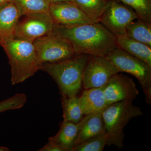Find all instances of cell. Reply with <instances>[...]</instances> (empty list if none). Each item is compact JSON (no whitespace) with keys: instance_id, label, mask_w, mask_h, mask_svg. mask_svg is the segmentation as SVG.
I'll use <instances>...</instances> for the list:
<instances>
[{"instance_id":"cell-13","label":"cell","mask_w":151,"mask_h":151,"mask_svg":"<svg viewBox=\"0 0 151 151\" xmlns=\"http://www.w3.org/2000/svg\"><path fill=\"white\" fill-rule=\"evenodd\" d=\"M79 105L84 116L101 113L107 106L103 86L84 90L78 97Z\"/></svg>"},{"instance_id":"cell-8","label":"cell","mask_w":151,"mask_h":151,"mask_svg":"<svg viewBox=\"0 0 151 151\" xmlns=\"http://www.w3.org/2000/svg\"><path fill=\"white\" fill-rule=\"evenodd\" d=\"M138 18L131 8L116 0H108L107 8L98 22L117 37L125 35L128 25Z\"/></svg>"},{"instance_id":"cell-15","label":"cell","mask_w":151,"mask_h":151,"mask_svg":"<svg viewBox=\"0 0 151 151\" xmlns=\"http://www.w3.org/2000/svg\"><path fill=\"white\" fill-rule=\"evenodd\" d=\"M85 116L81 122L76 124L63 121L59 131L55 136L52 137L55 142L63 151H72L76 140L85 120Z\"/></svg>"},{"instance_id":"cell-28","label":"cell","mask_w":151,"mask_h":151,"mask_svg":"<svg viewBox=\"0 0 151 151\" xmlns=\"http://www.w3.org/2000/svg\"><path fill=\"white\" fill-rule=\"evenodd\" d=\"M0 46H1V43H0Z\"/></svg>"},{"instance_id":"cell-12","label":"cell","mask_w":151,"mask_h":151,"mask_svg":"<svg viewBox=\"0 0 151 151\" xmlns=\"http://www.w3.org/2000/svg\"><path fill=\"white\" fill-rule=\"evenodd\" d=\"M20 17L12 1L0 5V43L14 38V33Z\"/></svg>"},{"instance_id":"cell-10","label":"cell","mask_w":151,"mask_h":151,"mask_svg":"<svg viewBox=\"0 0 151 151\" xmlns=\"http://www.w3.org/2000/svg\"><path fill=\"white\" fill-rule=\"evenodd\" d=\"M103 91L108 105L123 100L134 101L139 94L133 79L119 73L113 76L103 86Z\"/></svg>"},{"instance_id":"cell-14","label":"cell","mask_w":151,"mask_h":151,"mask_svg":"<svg viewBox=\"0 0 151 151\" xmlns=\"http://www.w3.org/2000/svg\"><path fill=\"white\" fill-rule=\"evenodd\" d=\"M105 134L106 132L101 113L86 115L73 148L91 138Z\"/></svg>"},{"instance_id":"cell-26","label":"cell","mask_w":151,"mask_h":151,"mask_svg":"<svg viewBox=\"0 0 151 151\" xmlns=\"http://www.w3.org/2000/svg\"><path fill=\"white\" fill-rule=\"evenodd\" d=\"M10 151V149L6 147H0V151Z\"/></svg>"},{"instance_id":"cell-16","label":"cell","mask_w":151,"mask_h":151,"mask_svg":"<svg viewBox=\"0 0 151 151\" xmlns=\"http://www.w3.org/2000/svg\"><path fill=\"white\" fill-rule=\"evenodd\" d=\"M118 48L141 60L151 67V48L124 35L116 37Z\"/></svg>"},{"instance_id":"cell-9","label":"cell","mask_w":151,"mask_h":151,"mask_svg":"<svg viewBox=\"0 0 151 151\" xmlns=\"http://www.w3.org/2000/svg\"><path fill=\"white\" fill-rule=\"evenodd\" d=\"M33 43L38 58L42 64L58 62L76 55L67 40L54 35L45 36Z\"/></svg>"},{"instance_id":"cell-6","label":"cell","mask_w":151,"mask_h":151,"mask_svg":"<svg viewBox=\"0 0 151 151\" xmlns=\"http://www.w3.org/2000/svg\"><path fill=\"white\" fill-rule=\"evenodd\" d=\"M19 19L14 33L15 38L33 42L49 35L55 23L49 12L35 13L24 16Z\"/></svg>"},{"instance_id":"cell-7","label":"cell","mask_w":151,"mask_h":151,"mask_svg":"<svg viewBox=\"0 0 151 151\" xmlns=\"http://www.w3.org/2000/svg\"><path fill=\"white\" fill-rule=\"evenodd\" d=\"M119 73L106 56L89 55L82 76V86L85 89L102 87Z\"/></svg>"},{"instance_id":"cell-2","label":"cell","mask_w":151,"mask_h":151,"mask_svg":"<svg viewBox=\"0 0 151 151\" xmlns=\"http://www.w3.org/2000/svg\"><path fill=\"white\" fill-rule=\"evenodd\" d=\"M89 55H76L58 62L42 63L40 70L56 82L61 96H76L82 86V76Z\"/></svg>"},{"instance_id":"cell-18","label":"cell","mask_w":151,"mask_h":151,"mask_svg":"<svg viewBox=\"0 0 151 151\" xmlns=\"http://www.w3.org/2000/svg\"><path fill=\"white\" fill-rule=\"evenodd\" d=\"M61 104L63 111V121L78 123L84 118L79 103L78 97L76 96H62Z\"/></svg>"},{"instance_id":"cell-22","label":"cell","mask_w":151,"mask_h":151,"mask_svg":"<svg viewBox=\"0 0 151 151\" xmlns=\"http://www.w3.org/2000/svg\"><path fill=\"white\" fill-rule=\"evenodd\" d=\"M107 144V136L105 134L87 140L76 146L72 151H103Z\"/></svg>"},{"instance_id":"cell-23","label":"cell","mask_w":151,"mask_h":151,"mask_svg":"<svg viewBox=\"0 0 151 151\" xmlns=\"http://www.w3.org/2000/svg\"><path fill=\"white\" fill-rule=\"evenodd\" d=\"M27 97L24 93H18L0 102V113L22 108L26 103Z\"/></svg>"},{"instance_id":"cell-1","label":"cell","mask_w":151,"mask_h":151,"mask_svg":"<svg viewBox=\"0 0 151 151\" xmlns=\"http://www.w3.org/2000/svg\"><path fill=\"white\" fill-rule=\"evenodd\" d=\"M51 34L67 40L76 55L106 56L118 48L116 37L99 22L72 27L55 24Z\"/></svg>"},{"instance_id":"cell-11","label":"cell","mask_w":151,"mask_h":151,"mask_svg":"<svg viewBox=\"0 0 151 151\" xmlns=\"http://www.w3.org/2000/svg\"><path fill=\"white\" fill-rule=\"evenodd\" d=\"M49 13L55 24L63 26H75L96 22L73 2L50 4Z\"/></svg>"},{"instance_id":"cell-27","label":"cell","mask_w":151,"mask_h":151,"mask_svg":"<svg viewBox=\"0 0 151 151\" xmlns=\"http://www.w3.org/2000/svg\"><path fill=\"white\" fill-rule=\"evenodd\" d=\"M11 1H12V0H0V5L8 2Z\"/></svg>"},{"instance_id":"cell-29","label":"cell","mask_w":151,"mask_h":151,"mask_svg":"<svg viewBox=\"0 0 151 151\" xmlns=\"http://www.w3.org/2000/svg\"><path fill=\"white\" fill-rule=\"evenodd\" d=\"M106 1H108V0H106Z\"/></svg>"},{"instance_id":"cell-5","label":"cell","mask_w":151,"mask_h":151,"mask_svg":"<svg viewBox=\"0 0 151 151\" xmlns=\"http://www.w3.org/2000/svg\"><path fill=\"white\" fill-rule=\"evenodd\" d=\"M106 57L116 66L119 72L129 73L138 79L145 94L146 102L151 105V66L118 47Z\"/></svg>"},{"instance_id":"cell-21","label":"cell","mask_w":151,"mask_h":151,"mask_svg":"<svg viewBox=\"0 0 151 151\" xmlns=\"http://www.w3.org/2000/svg\"><path fill=\"white\" fill-rule=\"evenodd\" d=\"M133 10L139 18L151 22V0H116Z\"/></svg>"},{"instance_id":"cell-17","label":"cell","mask_w":151,"mask_h":151,"mask_svg":"<svg viewBox=\"0 0 151 151\" xmlns=\"http://www.w3.org/2000/svg\"><path fill=\"white\" fill-rule=\"evenodd\" d=\"M125 35L151 48V22L137 19L128 25Z\"/></svg>"},{"instance_id":"cell-24","label":"cell","mask_w":151,"mask_h":151,"mask_svg":"<svg viewBox=\"0 0 151 151\" xmlns=\"http://www.w3.org/2000/svg\"><path fill=\"white\" fill-rule=\"evenodd\" d=\"M38 151H64L62 148L55 142L52 137L49 138L48 141L45 145Z\"/></svg>"},{"instance_id":"cell-19","label":"cell","mask_w":151,"mask_h":151,"mask_svg":"<svg viewBox=\"0 0 151 151\" xmlns=\"http://www.w3.org/2000/svg\"><path fill=\"white\" fill-rule=\"evenodd\" d=\"M72 1L96 22H98L108 5V1L106 0H72Z\"/></svg>"},{"instance_id":"cell-25","label":"cell","mask_w":151,"mask_h":151,"mask_svg":"<svg viewBox=\"0 0 151 151\" xmlns=\"http://www.w3.org/2000/svg\"><path fill=\"white\" fill-rule=\"evenodd\" d=\"M47 1L50 4H55V3L64 2H73L72 0H47Z\"/></svg>"},{"instance_id":"cell-3","label":"cell","mask_w":151,"mask_h":151,"mask_svg":"<svg viewBox=\"0 0 151 151\" xmlns=\"http://www.w3.org/2000/svg\"><path fill=\"white\" fill-rule=\"evenodd\" d=\"M1 46L8 58L12 85L24 82L40 70L42 64L32 42L14 38L6 41Z\"/></svg>"},{"instance_id":"cell-20","label":"cell","mask_w":151,"mask_h":151,"mask_svg":"<svg viewBox=\"0 0 151 151\" xmlns=\"http://www.w3.org/2000/svg\"><path fill=\"white\" fill-rule=\"evenodd\" d=\"M20 17L28 14L49 12L50 4L47 0H12Z\"/></svg>"},{"instance_id":"cell-4","label":"cell","mask_w":151,"mask_h":151,"mask_svg":"<svg viewBox=\"0 0 151 151\" xmlns=\"http://www.w3.org/2000/svg\"><path fill=\"white\" fill-rule=\"evenodd\" d=\"M107 138V145L124 147V128L133 118L142 116L140 108L133 105V101L125 100L109 105L102 112Z\"/></svg>"}]
</instances>
